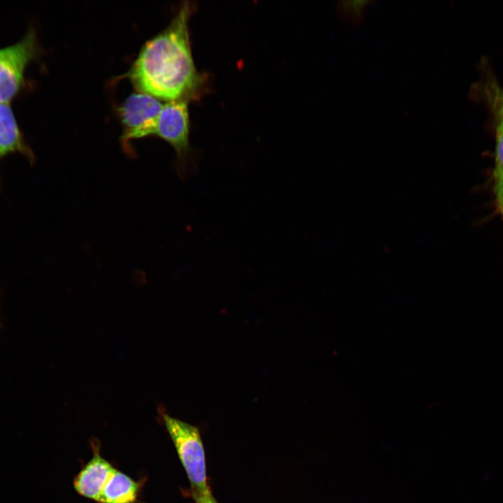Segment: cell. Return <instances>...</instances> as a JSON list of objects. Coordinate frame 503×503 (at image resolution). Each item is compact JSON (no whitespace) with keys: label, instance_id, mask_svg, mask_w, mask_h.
Here are the masks:
<instances>
[{"label":"cell","instance_id":"1","mask_svg":"<svg viewBox=\"0 0 503 503\" xmlns=\"http://www.w3.org/2000/svg\"><path fill=\"white\" fill-rule=\"evenodd\" d=\"M191 6L184 3L168 27L147 41L126 73L140 92L168 101L195 96L202 84L191 49L189 20Z\"/></svg>","mask_w":503,"mask_h":503},{"label":"cell","instance_id":"2","mask_svg":"<svg viewBox=\"0 0 503 503\" xmlns=\"http://www.w3.org/2000/svg\"><path fill=\"white\" fill-rule=\"evenodd\" d=\"M42 53L36 30L30 26L14 44L0 48V103H10L31 89L26 77L28 66Z\"/></svg>","mask_w":503,"mask_h":503},{"label":"cell","instance_id":"3","mask_svg":"<svg viewBox=\"0 0 503 503\" xmlns=\"http://www.w3.org/2000/svg\"><path fill=\"white\" fill-rule=\"evenodd\" d=\"M161 416L189 480L192 497L210 493L205 451L198 429L163 411Z\"/></svg>","mask_w":503,"mask_h":503},{"label":"cell","instance_id":"4","mask_svg":"<svg viewBox=\"0 0 503 503\" xmlns=\"http://www.w3.org/2000/svg\"><path fill=\"white\" fill-rule=\"evenodd\" d=\"M189 115L187 100L168 101L163 104L156 118L152 135L169 143L177 155L176 169L182 178L194 171L189 144Z\"/></svg>","mask_w":503,"mask_h":503},{"label":"cell","instance_id":"5","mask_svg":"<svg viewBox=\"0 0 503 503\" xmlns=\"http://www.w3.org/2000/svg\"><path fill=\"white\" fill-rule=\"evenodd\" d=\"M163 104L157 98L143 92L130 94L119 109L124 128L123 143L152 136Z\"/></svg>","mask_w":503,"mask_h":503},{"label":"cell","instance_id":"6","mask_svg":"<svg viewBox=\"0 0 503 503\" xmlns=\"http://www.w3.org/2000/svg\"><path fill=\"white\" fill-rule=\"evenodd\" d=\"M12 154H20L34 166L36 155L20 128L10 103H0V161ZM1 181L0 177V189Z\"/></svg>","mask_w":503,"mask_h":503},{"label":"cell","instance_id":"7","mask_svg":"<svg viewBox=\"0 0 503 503\" xmlns=\"http://www.w3.org/2000/svg\"><path fill=\"white\" fill-rule=\"evenodd\" d=\"M116 469L97 451L73 481L75 490L81 496L99 502L101 492Z\"/></svg>","mask_w":503,"mask_h":503},{"label":"cell","instance_id":"8","mask_svg":"<svg viewBox=\"0 0 503 503\" xmlns=\"http://www.w3.org/2000/svg\"><path fill=\"white\" fill-rule=\"evenodd\" d=\"M481 84L482 95L492 114L495 125V176L503 173V87L495 76L488 72L485 73Z\"/></svg>","mask_w":503,"mask_h":503},{"label":"cell","instance_id":"9","mask_svg":"<svg viewBox=\"0 0 503 503\" xmlns=\"http://www.w3.org/2000/svg\"><path fill=\"white\" fill-rule=\"evenodd\" d=\"M139 490L138 482L116 469L106 482L98 502L134 503Z\"/></svg>","mask_w":503,"mask_h":503},{"label":"cell","instance_id":"10","mask_svg":"<svg viewBox=\"0 0 503 503\" xmlns=\"http://www.w3.org/2000/svg\"><path fill=\"white\" fill-rule=\"evenodd\" d=\"M369 1H341L338 5V10L342 18L358 24L363 19V10Z\"/></svg>","mask_w":503,"mask_h":503},{"label":"cell","instance_id":"11","mask_svg":"<svg viewBox=\"0 0 503 503\" xmlns=\"http://www.w3.org/2000/svg\"><path fill=\"white\" fill-rule=\"evenodd\" d=\"M495 194L497 203L500 211L503 214V173L494 176Z\"/></svg>","mask_w":503,"mask_h":503},{"label":"cell","instance_id":"12","mask_svg":"<svg viewBox=\"0 0 503 503\" xmlns=\"http://www.w3.org/2000/svg\"><path fill=\"white\" fill-rule=\"evenodd\" d=\"M192 497L194 499L196 503H218L213 497L212 492L203 495H195Z\"/></svg>","mask_w":503,"mask_h":503}]
</instances>
